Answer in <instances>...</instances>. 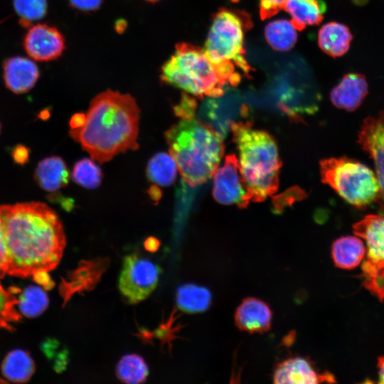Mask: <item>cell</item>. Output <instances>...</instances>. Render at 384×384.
Masks as SVG:
<instances>
[{
    "instance_id": "6da1fadb",
    "label": "cell",
    "mask_w": 384,
    "mask_h": 384,
    "mask_svg": "<svg viewBox=\"0 0 384 384\" xmlns=\"http://www.w3.org/2000/svg\"><path fill=\"white\" fill-rule=\"evenodd\" d=\"M0 220L9 257V275L32 276L50 285L48 272L59 263L65 235L58 215L41 202L0 205Z\"/></svg>"
},
{
    "instance_id": "7a4b0ae2",
    "label": "cell",
    "mask_w": 384,
    "mask_h": 384,
    "mask_svg": "<svg viewBox=\"0 0 384 384\" xmlns=\"http://www.w3.org/2000/svg\"><path fill=\"white\" fill-rule=\"evenodd\" d=\"M139 109L128 94L107 90L91 101L85 114L70 119V137L100 163L112 159L139 144Z\"/></svg>"
},
{
    "instance_id": "3957f363",
    "label": "cell",
    "mask_w": 384,
    "mask_h": 384,
    "mask_svg": "<svg viewBox=\"0 0 384 384\" xmlns=\"http://www.w3.org/2000/svg\"><path fill=\"white\" fill-rule=\"evenodd\" d=\"M164 135L169 154L189 186L201 185L213 177L224 154L220 132L193 117L182 118Z\"/></svg>"
},
{
    "instance_id": "277c9868",
    "label": "cell",
    "mask_w": 384,
    "mask_h": 384,
    "mask_svg": "<svg viewBox=\"0 0 384 384\" xmlns=\"http://www.w3.org/2000/svg\"><path fill=\"white\" fill-rule=\"evenodd\" d=\"M230 129L251 201H263L279 186L282 161L277 144L269 133L253 129L249 122H232Z\"/></svg>"
},
{
    "instance_id": "5b68a950",
    "label": "cell",
    "mask_w": 384,
    "mask_h": 384,
    "mask_svg": "<svg viewBox=\"0 0 384 384\" xmlns=\"http://www.w3.org/2000/svg\"><path fill=\"white\" fill-rule=\"evenodd\" d=\"M247 15L229 9H220L213 18L203 49L229 85L235 87L242 75L250 77L252 70L245 58V31L250 28Z\"/></svg>"
},
{
    "instance_id": "8992f818",
    "label": "cell",
    "mask_w": 384,
    "mask_h": 384,
    "mask_svg": "<svg viewBox=\"0 0 384 384\" xmlns=\"http://www.w3.org/2000/svg\"><path fill=\"white\" fill-rule=\"evenodd\" d=\"M161 78L198 98L221 97L230 86L203 49L186 43L176 45Z\"/></svg>"
},
{
    "instance_id": "52a82bcc",
    "label": "cell",
    "mask_w": 384,
    "mask_h": 384,
    "mask_svg": "<svg viewBox=\"0 0 384 384\" xmlns=\"http://www.w3.org/2000/svg\"><path fill=\"white\" fill-rule=\"evenodd\" d=\"M319 166L322 182L352 206L365 208L377 201L379 183L376 175L365 164L340 157L323 159Z\"/></svg>"
},
{
    "instance_id": "ba28073f",
    "label": "cell",
    "mask_w": 384,
    "mask_h": 384,
    "mask_svg": "<svg viewBox=\"0 0 384 384\" xmlns=\"http://www.w3.org/2000/svg\"><path fill=\"white\" fill-rule=\"evenodd\" d=\"M353 233L366 242V259L361 266L363 285L384 300V215L370 214L353 225Z\"/></svg>"
},
{
    "instance_id": "9c48e42d",
    "label": "cell",
    "mask_w": 384,
    "mask_h": 384,
    "mask_svg": "<svg viewBox=\"0 0 384 384\" xmlns=\"http://www.w3.org/2000/svg\"><path fill=\"white\" fill-rule=\"evenodd\" d=\"M161 272L160 267L147 259L136 254L126 255L119 276V290L129 303H139L156 289Z\"/></svg>"
},
{
    "instance_id": "30bf717a",
    "label": "cell",
    "mask_w": 384,
    "mask_h": 384,
    "mask_svg": "<svg viewBox=\"0 0 384 384\" xmlns=\"http://www.w3.org/2000/svg\"><path fill=\"white\" fill-rule=\"evenodd\" d=\"M213 196L223 205L246 208L251 196L235 154L226 156L224 163L213 174Z\"/></svg>"
},
{
    "instance_id": "8fae6325",
    "label": "cell",
    "mask_w": 384,
    "mask_h": 384,
    "mask_svg": "<svg viewBox=\"0 0 384 384\" xmlns=\"http://www.w3.org/2000/svg\"><path fill=\"white\" fill-rule=\"evenodd\" d=\"M358 143L374 162L380 186L376 202L384 215V111L364 119L358 133Z\"/></svg>"
},
{
    "instance_id": "7c38bea8",
    "label": "cell",
    "mask_w": 384,
    "mask_h": 384,
    "mask_svg": "<svg viewBox=\"0 0 384 384\" xmlns=\"http://www.w3.org/2000/svg\"><path fill=\"white\" fill-rule=\"evenodd\" d=\"M23 47L31 58L47 62L62 55L65 40L55 27L40 23L29 28L23 38Z\"/></svg>"
},
{
    "instance_id": "4fadbf2b",
    "label": "cell",
    "mask_w": 384,
    "mask_h": 384,
    "mask_svg": "<svg viewBox=\"0 0 384 384\" xmlns=\"http://www.w3.org/2000/svg\"><path fill=\"white\" fill-rule=\"evenodd\" d=\"M274 383L315 384L335 383L329 372H319L307 358L292 356L279 362L273 373Z\"/></svg>"
},
{
    "instance_id": "5bb4252c",
    "label": "cell",
    "mask_w": 384,
    "mask_h": 384,
    "mask_svg": "<svg viewBox=\"0 0 384 384\" xmlns=\"http://www.w3.org/2000/svg\"><path fill=\"white\" fill-rule=\"evenodd\" d=\"M272 320V312L264 301L255 298L244 299L234 314L236 326L249 334H262L267 331Z\"/></svg>"
},
{
    "instance_id": "9a60e30c",
    "label": "cell",
    "mask_w": 384,
    "mask_h": 384,
    "mask_svg": "<svg viewBox=\"0 0 384 384\" xmlns=\"http://www.w3.org/2000/svg\"><path fill=\"white\" fill-rule=\"evenodd\" d=\"M3 78L6 87L16 94L29 91L39 78L36 64L29 58L15 56L5 60Z\"/></svg>"
},
{
    "instance_id": "2e32d148",
    "label": "cell",
    "mask_w": 384,
    "mask_h": 384,
    "mask_svg": "<svg viewBox=\"0 0 384 384\" xmlns=\"http://www.w3.org/2000/svg\"><path fill=\"white\" fill-rule=\"evenodd\" d=\"M368 82L365 75L351 73L345 75L330 92V100L338 108L356 110L368 95Z\"/></svg>"
},
{
    "instance_id": "e0dca14e",
    "label": "cell",
    "mask_w": 384,
    "mask_h": 384,
    "mask_svg": "<svg viewBox=\"0 0 384 384\" xmlns=\"http://www.w3.org/2000/svg\"><path fill=\"white\" fill-rule=\"evenodd\" d=\"M9 258L5 241L4 229L0 220V328L11 329V323L18 320L19 313L15 306L18 304V298L14 295L13 288L6 289L1 279L4 274L9 275Z\"/></svg>"
},
{
    "instance_id": "ac0fdd59",
    "label": "cell",
    "mask_w": 384,
    "mask_h": 384,
    "mask_svg": "<svg viewBox=\"0 0 384 384\" xmlns=\"http://www.w3.org/2000/svg\"><path fill=\"white\" fill-rule=\"evenodd\" d=\"M70 172L65 161L59 156L41 160L35 171V178L45 191H55L68 185Z\"/></svg>"
},
{
    "instance_id": "d6986e66",
    "label": "cell",
    "mask_w": 384,
    "mask_h": 384,
    "mask_svg": "<svg viewBox=\"0 0 384 384\" xmlns=\"http://www.w3.org/2000/svg\"><path fill=\"white\" fill-rule=\"evenodd\" d=\"M352 39L353 35L348 27L335 21L324 24L318 35L320 48L334 58L342 56L347 53Z\"/></svg>"
},
{
    "instance_id": "ffe728a7",
    "label": "cell",
    "mask_w": 384,
    "mask_h": 384,
    "mask_svg": "<svg viewBox=\"0 0 384 384\" xmlns=\"http://www.w3.org/2000/svg\"><path fill=\"white\" fill-rule=\"evenodd\" d=\"M282 9L288 12L297 31L306 26L318 25L324 18L326 4L322 0H287Z\"/></svg>"
},
{
    "instance_id": "44dd1931",
    "label": "cell",
    "mask_w": 384,
    "mask_h": 384,
    "mask_svg": "<svg viewBox=\"0 0 384 384\" xmlns=\"http://www.w3.org/2000/svg\"><path fill=\"white\" fill-rule=\"evenodd\" d=\"M366 248L359 238L343 236L331 245V257L334 265L343 270L356 267L365 257Z\"/></svg>"
},
{
    "instance_id": "7402d4cb",
    "label": "cell",
    "mask_w": 384,
    "mask_h": 384,
    "mask_svg": "<svg viewBox=\"0 0 384 384\" xmlns=\"http://www.w3.org/2000/svg\"><path fill=\"white\" fill-rule=\"evenodd\" d=\"M176 304L179 309L188 314L206 311L211 304L210 291L194 284L181 285L176 291Z\"/></svg>"
},
{
    "instance_id": "603a6c76",
    "label": "cell",
    "mask_w": 384,
    "mask_h": 384,
    "mask_svg": "<svg viewBox=\"0 0 384 384\" xmlns=\"http://www.w3.org/2000/svg\"><path fill=\"white\" fill-rule=\"evenodd\" d=\"M35 370L34 362L31 356L23 350H14L4 358L1 373L5 378L16 383L28 380Z\"/></svg>"
},
{
    "instance_id": "cb8c5ba5",
    "label": "cell",
    "mask_w": 384,
    "mask_h": 384,
    "mask_svg": "<svg viewBox=\"0 0 384 384\" xmlns=\"http://www.w3.org/2000/svg\"><path fill=\"white\" fill-rule=\"evenodd\" d=\"M265 36L272 48L287 51L292 48L297 42V30L291 21L279 19L267 24Z\"/></svg>"
},
{
    "instance_id": "d4e9b609",
    "label": "cell",
    "mask_w": 384,
    "mask_h": 384,
    "mask_svg": "<svg viewBox=\"0 0 384 384\" xmlns=\"http://www.w3.org/2000/svg\"><path fill=\"white\" fill-rule=\"evenodd\" d=\"M177 169L176 163L170 154L159 152L149 161L146 174L155 184L167 186L175 181Z\"/></svg>"
},
{
    "instance_id": "484cf974",
    "label": "cell",
    "mask_w": 384,
    "mask_h": 384,
    "mask_svg": "<svg viewBox=\"0 0 384 384\" xmlns=\"http://www.w3.org/2000/svg\"><path fill=\"white\" fill-rule=\"evenodd\" d=\"M149 368L142 356L137 354L124 356L116 367V375L122 382L138 384L146 380Z\"/></svg>"
},
{
    "instance_id": "4316f807",
    "label": "cell",
    "mask_w": 384,
    "mask_h": 384,
    "mask_svg": "<svg viewBox=\"0 0 384 384\" xmlns=\"http://www.w3.org/2000/svg\"><path fill=\"white\" fill-rule=\"evenodd\" d=\"M17 306L26 316L34 317L42 314L48 304V297L41 288L29 286L18 298Z\"/></svg>"
},
{
    "instance_id": "83f0119b",
    "label": "cell",
    "mask_w": 384,
    "mask_h": 384,
    "mask_svg": "<svg viewBox=\"0 0 384 384\" xmlns=\"http://www.w3.org/2000/svg\"><path fill=\"white\" fill-rule=\"evenodd\" d=\"M72 178L81 186L93 189L100 185L102 174L100 167L92 160L84 158L75 164Z\"/></svg>"
},
{
    "instance_id": "f1b7e54d",
    "label": "cell",
    "mask_w": 384,
    "mask_h": 384,
    "mask_svg": "<svg viewBox=\"0 0 384 384\" xmlns=\"http://www.w3.org/2000/svg\"><path fill=\"white\" fill-rule=\"evenodd\" d=\"M13 4L23 27L43 18L48 9L47 0H14Z\"/></svg>"
},
{
    "instance_id": "f546056e",
    "label": "cell",
    "mask_w": 384,
    "mask_h": 384,
    "mask_svg": "<svg viewBox=\"0 0 384 384\" xmlns=\"http://www.w3.org/2000/svg\"><path fill=\"white\" fill-rule=\"evenodd\" d=\"M287 0H260V13L262 19L272 17L278 13Z\"/></svg>"
},
{
    "instance_id": "4dcf8cb0",
    "label": "cell",
    "mask_w": 384,
    "mask_h": 384,
    "mask_svg": "<svg viewBox=\"0 0 384 384\" xmlns=\"http://www.w3.org/2000/svg\"><path fill=\"white\" fill-rule=\"evenodd\" d=\"M196 102L186 95H183L180 103L174 108L176 114L182 118L195 117Z\"/></svg>"
},
{
    "instance_id": "1f68e13d",
    "label": "cell",
    "mask_w": 384,
    "mask_h": 384,
    "mask_svg": "<svg viewBox=\"0 0 384 384\" xmlns=\"http://www.w3.org/2000/svg\"><path fill=\"white\" fill-rule=\"evenodd\" d=\"M70 4L75 9L91 11L97 9L102 4V0H68Z\"/></svg>"
},
{
    "instance_id": "d6a6232c",
    "label": "cell",
    "mask_w": 384,
    "mask_h": 384,
    "mask_svg": "<svg viewBox=\"0 0 384 384\" xmlns=\"http://www.w3.org/2000/svg\"><path fill=\"white\" fill-rule=\"evenodd\" d=\"M13 156L16 162L23 164L27 161L28 152L24 146H18L14 150Z\"/></svg>"
},
{
    "instance_id": "836d02e7",
    "label": "cell",
    "mask_w": 384,
    "mask_h": 384,
    "mask_svg": "<svg viewBox=\"0 0 384 384\" xmlns=\"http://www.w3.org/2000/svg\"><path fill=\"white\" fill-rule=\"evenodd\" d=\"M378 368L379 369V383H384V356L379 357Z\"/></svg>"
},
{
    "instance_id": "e575fe53",
    "label": "cell",
    "mask_w": 384,
    "mask_h": 384,
    "mask_svg": "<svg viewBox=\"0 0 384 384\" xmlns=\"http://www.w3.org/2000/svg\"><path fill=\"white\" fill-rule=\"evenodd\" d=\"M146 243H149L151 245L149 250L154 251L158 248L157 247L159 245L158 240H156L154 238H149L147 241L146 242Z\"/></svg>"
},
{
    "instance_id": "d590c367",
    "label": "cell",
    "mask_w": 384,
    "mask_h": 384,
    "mask_svg": "<svg viewBox=\"0 0 384 384\" xmlns=\"http://www.w3.org/2000/svg\"><path fill=\"white\" fill-rule=\"evenodd\" d=\"M146 1H149V2H156L159 0H146Z\"/></svg>"
},
{
    "instance_id": "8d00e7d4",
    "label": "cell",
    "mask_w": 384,
    "mask_h": 384,
    "mask_svg": "<svg viewBox=\"0 0 384 384\" xmlns=\"http://www.w3.org/2000/svg\"><path fill=\"white\" fill-rule=\"evenodd\" d=\"M0 131H1V124H0Z\"/></svg>"
}]
</instances>
